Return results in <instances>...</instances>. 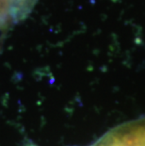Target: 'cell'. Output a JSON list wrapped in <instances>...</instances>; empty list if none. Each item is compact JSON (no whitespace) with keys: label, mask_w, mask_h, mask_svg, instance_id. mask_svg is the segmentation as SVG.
Wrapping results in <instances>:
<instances>
[{"label":"cell","mask_w":145,"mask_h":146,"mask_svg":"<svg viewBox=\"0 0 145 146\" xmlns=\"http://www.w3.org/2000/svg\"><path fill=\"white\" fill-rule=\"evenodd\" d=\"M89 146H145V116L118 125Z\"/></svg>","instance_id":"6da1fadb"}]
</instances>
